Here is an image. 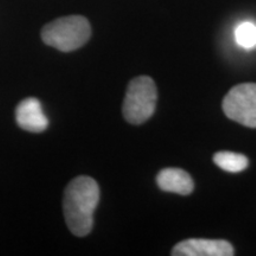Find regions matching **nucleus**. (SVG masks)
Segmentation results:
<instances>
[{"label": "nucleus", "mask_w": 256, "mask_h": 256, "mask_svg": "<svg viewBox=\"0 0 256 256\" xmlns=\"http://www.w3.org/2000/svg\"><path fill=\"white\" fill-rule=\"evenodd\" d=\"M174 256H232L235 255L230 242L224 240L191 238L179 242L172 250Z\"/></svg>", "instance_id": "5"}, {"label": "nucleus", "mask_w": 256, "mask_h": 256, "mask_svg": "<svg viewBox=\"0 0 256 256\" xmlns=\"http://www.w3.org/2000/svg\"><path fill=\"white\" fill-rule=\"evenodd\" d=\"M214 162L220 168L229 174H240L249 166V159L246 156L234 152H218L214 156Z\"/></svg>", "instance_id": "8"}, {"label": "nucleus", "mask_w": 256, "mask_h": 256, "mask_svg": "<svg viewBox=\"0 0 256 256\" xmlns=\"http://www.w3.org/2000/svg\"><path fill=\"white\" fill-rule=\"evenodd\" d=\"M92 37V26L82 16L58 18L46 24L42 30V40L46 46L62 52H72L88 43Z\"/></svg>", "instance_id": "2"}, {"label": "nucleus", "mask_w": 256, "mask_h": 256, "mask_svg": "<svg viewBox=\"0 0 256 256\" xmlns=\"http://www.w3.org/2000/svg\"><path fill=\"white\" fill-rule=\"evenodd\" d=\"M224 114L230 120L248 128H256V83H242L223 100Z\"/></svg>", "instance_id": "4"}, {"label": "nucleus", "mask_w": 256, "mask_h": 256, "mask_svg": "<svg viewBox=\"0 0 256 256\" xmlns=\"http://www.w3.org/2000/svg\"><path fill=\"white\" fill-rule=\"evenodd\" d=\"M156 83L148 76H140L128 84L124 101V118L132 124H142L152 118L156 112Z\"/></svg>", "instance_id": "3"}, {"label": "nucleus", "mask_w": 256, "mask_h": 256, "mask_svg": "<svg viewBox=\"0 0 256 256\" xmlns=\"http://www.w3.org/2000/svg\"><path fill=\"white\" fill-rule=\"evenodd\" d=\"M236 40L238 46L244 49H252L256 46V25L243 23L236 28Z\"/></svg>", "instance_id": "9"}, {"label": "nucleus", "mask_w": 256, "mask_h": 256, "mask_svg": "<svg viewBox=\"0 0 256 256\" xmlns=\"http://www.w3.org/2000/svg\"><path fill=\"white\" fill-rule=\"evenodd\" d=\"M100 202V188L87 176L75 178L64 191V218L70 232L84 238L94 226V214Z\"/></svg>", "instance_id": "1"}, {"label": "nucleus", "mask_w": 256, "mask_h": 256, "mask_svg": "<svg viewBox=\"0 0 256 256\" xmlns=\"http://www.w3.org/2000/svg\"><path fill=\"white\" fill-rule=\"evenodd\" d=\"M16 119L22 130L30 133H42L49 127V120L44 114L38 98H28L17 106Z\"/></svg>", "instance_id": "6"}, {"label": "nucleus", "mask_w": 256, "mask_h": 256, "mask_svg": "<svg viewBox=\"0 0 256 256\" xmlns=\"http://www.w3.org/2000/svg\"><path fill=\"white\" fill-rule=\"evenodd\" d=\"M156 184L162 191L188 196L194 190V183L191 176L180 168H164L156 176Z\"/></svg>", "instance_id": "7"}]
</instances>
